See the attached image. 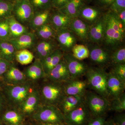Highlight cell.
I'll list each match as a JSON object with an SVG mask.
<instances>
[{
    "label": "cell",
    "instance_id": "1",
    "mask_svg": "<svg viewBox=\"0 0 125 125\" xmlns=\"http://www.w3.org/2000/svg\"><path fill=\"white\" fill-rule=\"evenodd\" d=\"M104 31L102 44L112 52L123 46L125 39V27L116 14L111 10L103 14Z\"/></svg>",
    "mask_w": 125,
    "mask_h": 125
},
{
    "label": "cell",
    "instance_id": "2",
    "mask_svg": "<svg viewBox=\"0 0 125 125\" xmlns=\"http://www.w3.org/2000/svg\"><path fill=\"white\" fill-rule=\"evenodd\" d=\"M36 88L34 81L28 80L19 85L4 84L1 91L9 107L18 109Z\"/></svg>",
    "mask_w": 125,
    "mask_h": 125
},
{
    "label": "cell",
    "instance_id": "3",
    "mask_svg": "<svg viewBox=\"0 0 125 125\" xmlns=\"http://www.w3.org/2000/svg\"><path fill=\"white\" fill-rule=\"evenodd\" d=\"M39 92L41 103L44 105L58 106L66 95L64 83L50 80L43 84Z\"/></svg>",
    "mask_w": 125,
    "mask_h": 125
},
{
    "label": "cell",
    "instance_id": "4",
    "mask_svg": "<svg viewBox=\"0 0 125 125\" xmlns=\"http://www.w3.org/2000/svg\"><path fill=\"white\" fill-rule=\"evenodd\" d=\"M85 75L87 85L96 93L109 99L107 87V73L104 69L88 67Z\"/></svg>",
    "mask_w": 125,
    "mask_h": 125
},
{
    "label": "cell",
    "instance_id": "5",
    "mask_svg": "<svg viewBox=\"0 0 125 125\" xmlns=\"http://www.w3.org/2000/svg\"><path fill=\"white\" fill-rule=\"evenodd\" d=\"M83 98L84 103L93 117L104 116L110 110V100L96 93L86 92Z\"/></svg>",
    "mask_w": 125,
    "mask_h": 125
},
{
    "label": "cell",
    "instance_id": "6",
    "mask_svg": "<svg viewBox=\"0 0 125 125\" xmlns=\"http://www.w3.org/2000/svg\"><path fill=\"white\" fill-rule=\"evenodd\" d=\"M30 117L37 123L65 124L64 114L58 106L54 105L41 104L35 113Z\"/></svg>",
    "mask_w": 125,
    "mask_h": 125
},
{
    "label": "cell",
    "instance_id": "7",
    "mask_svg": "<svg viewBox=\"0 0 125 125\" xmlns=\"http://www.w3.org/2000/svg\"><path fill=\"white\" fill-rule=\"evenodd\" d=\"M34 14L29 0H15L12 15L18 22L28 27Z\"/></svg>",
    "mask_w": 125,
    "mask_h": 125
},
{
    "label": "cell",
    "instance_id": "8",
    "mask_svg": "<svg viewBox=\"0 0 125 125\" xmlns=\"http://www.w3.org/2000/svg\"><path fill=\"white\" fill-rule=\"evenodd\" d=\"M55 39L58 48L63 52H71L73 47L79 40L69 28L56 30Z\"/></svg>",
    "mask_w": 125,
    "mask_h": 125
},
{
    "label": "cell",
    "instance_id": "9",
    "mask_svg": "<svg viewBox=\"0 0 125 125\" xmlns=\"http://www.w3.org/2000/svg\"><path fill=\"white\" fill-rule=\"evenodd\" d=\"M64 115L65 125H86L93 117L84 103Z\"/></svg>",
    "mask_w": 125,
    "mask_h": 125
},
{
    "label": "cell",
    "instance_id": "10",
    "mask_svg": "<svg viewBox=\"0 0 125 125\" xmlns=\"http://www.w3.org/2000/svg\"><path fill=\"white\" fill-rule=\"evenodd\" d=\"M93 44V45L89 44L88 46L86 45L89 50V58L91 61L102 68L111 64L112 52L105 47H102L100 45Z\"/></svg>",
    "mask_w": 125,
    "mask_h": 125
},
{
    "label": "cell",
    "instance_id": "11",
    "mask_svg": "<svg viewBox=\"0 0 125 125\" xmlns=\"http://www.w3.org/2000/svg\"><path fill=\"white\" fill-rule=\"evenodd\" d=\"M63 58L72 79H79L85 75L88 67L85 62L75 58L71 52H64Z\"/></svg>",
    "mask_w": 125,
    "mask_h": 125
},
{
    "label": "cell",
    "instance_id": "12",
    "mask_svg": "<svg viewBox=\"0 0 125 125\" xmlns=\"http://www.w3.org/2000/svg\"><path fill=\"white\" fill-rule=\"evenodd\" d=\"M41 104L40 92L36 88L21 104L18 110L25 117H30L35 113Z\"/></svg>",
    "mask_w": 125,
    "mask_h": 125
},
{
    "label": "cell",
    "instance_id": "13",
    "mask_svg": "<svg viewBox=\"0 0 125 125\" xmlns=\"http://www.w3.org/2000/svg\"><path fill=\"white\" fill-rule=\"evenodd\" d=\"M59 48L55 39L49 40L38 39L32 49L34 59L41 60L52 54Z\"/></svg>",
    "mask_w": 125,
    "mask_h": 125
},
{
    "label": "cell",
    "instance_id": "14",
    "mask_svg": "<svg viewBox=\"0 0 125 125\" xmlns=\"http://www.w3.org/2000/svg\"><path fill=\"white\" fill-rule=\"evenodd\" d=\"M107 87L108 98L112 100L117 98L125 93V83L110 72L107 73Z\"/></svg>",
    "mask_w": 125,
    "mask_h": 125
},
{
    "label": "cell",
    "instance_id": "15",
    "mask_svg": "<svg viewBox=\"0 0 125 125\" xmlns=\"http://www.w3.org/2000/svg\"><path fill=\"white\" fill-rule=\"evenodd\" d=\"M46 78L54 82L64 83L71 80L67 64L63 57L50 72Z\"/></svg>",
    "mask_w": 125,
    "mask_h": 125
},
{
    "label": "cell",
    "instance_id": "16",
    "mask_svg": "<svg viewBox=\"0 0 125 125\" xmlns=\"http://www.w3.org/2000/svg\"><path fill=\"white\" fill-rule=\"evenodd\" d=\"M0 79L5 84L9 85L22 84L28 80L23 72L16 67L13 63L9 67Z\"/></svg>",
    "mask_w": 125,
    "mask_h": 125
},
{
    "label": "cell",
    "instance_id": "17",
    "mask_svg": "<svg viewBox=\"0 0 125 125\" xmlns=\"http://www.w3.org/2000/svg\"><path fill=\"white\" fill-rule=\"evenodd\" d=\"M38 40L34 32L30 31L9 41L16 51H19L22 49L32 50Z\"/></svg>",
    "mask_w": 125,
    "mask_h": 125
},
{
    "label": "cell",
    "instance_id": "18",
    "mask_svg": "<svg viewBox=\"0 0 125 125\" xmlns=\"http://www.w3.org/2000/svg\"><path fill=\"white\" fill-rule=\"evenodd\" d=\"M69 28L76 36L78 40L83 42L88 41L89 25L80 18L76 17L72 19Z\"/></svg>",
    "mask_w": 125,
    "mask_h": 125
},
{
    "label": "cell",
    "instance_id": "19",
    "mask_svg": "<svg viewBox=\"0 0 125 125\" xmlns=\"http://www.w3.org/2000/svg\"><path fill=\"white\" fill-rule=\"evenodd\" d=\"M104 31L103 14L96 22L89 25V42L101 45L102 44Z\"/></svg>",
    "mask_w": 125,
    "mask_h": 125
},
{
    "label": "cell",
    "instance_id": "20",
    "mask_svg": "<svg viewBox=\"0 0 125 125\" xmlns=\"http://www.w3.org/2000/svg\"><path fill=\"white\" fill-rule=\"evenodd\" d=\"M66 95L84 97L88 86L87 81L77 79H71L64 83Z\"/></svg>",
    "mask_w": 125,
    "mask_h": 125
},
{
    "label": "cell",
    "instance_id": "21",
    "mask_svg": "<svg viewBox=\"0 0 125 125\" xmlns=\"http://www.w3.org/2000/svg\"><path fill=\"white\" fill-rule=\"evenodd\" d=\"M25 118L18 109L10 107L0 115V121L3 125H16L24 123Z\"/></svg>",
    "mask_w": 125,
    "mask_h": 125
},
{
    "label": "cell",
    "instance_id": "22",
    "mask_svg": "<svg viewBox=\"0 0 125 125\" xmlns=\"http://www.w3.org/2000/svg\"><path fill=\"white\" fill-rule=\"evenodd\" d=\"M28 80L34 81L47 77L41 61L34 59L32 64L23 72Z\"/></svg>",
    "mask_w": 125,
    "mask_h": 125
},
{
    "label": "cell",
    "instance_id": "23",
    "mask_svg": "<svg viewBox=\"0 0 125 125\" xmlns=\"http://www.w3.org/2000/svg\"><path fill=\"white\" fill-rule=\"evenodd\" d=\"M83 97L65 95L61 101L58 107L64 115H65L83 104Z\"/></svg>",
    "mask_w": 125,
    "mask_h": 125
},
{
    "label": "cell",
    "instance_id": "24",
    "mask_svg": "<svg viewBox=\"0 0 125 125\" xmlns=\"http://www.w3.org/2000/svg\"><path fill=\"white\" fill-rule=\"evenodd\" d=\"M51 11V10H47L34 11L33 17L28 28L34 31L39 27L50 23L52 15Z\"/></svg>",
    "mask_w": 125,
    "mask_h": 125
},
{
    "label": "cell",
    "instance_id": "25",
    "mask_svg": "<svg viewBox=\"0 0 125 125\" xmlns=\"http://www.w3.org/2000/svg\"><path fill=\"white\" fill-rule=\"evenodd\" d=\"M102 15L101 11L98 9L93 7L83 6L80 10L78 17L90 25L96 22Z\"/></svg>",
    "mask_w": 125,
    "mask_h": 125
},
{
    "label": "cell",
    "instance_id": "26",
    "mask_svg": "<svg viewBox=\"0 0 125 125\" xmlns=\"http://www.w3.org/2000/svg\"><path fill=\"white\" fill-rule=\"evenodd\" d=\"M72 19L57 10V11L52 13L50 23L56 31L61 29L69 28Z\"/></svg>",
    "mask_w": 125,
    "mask_h": 125
},
{
    "label": "cell",
    "instance_id": "27",
    "mask_svg": "<svg viewBox=\"0 0 125 125\" xmlns=\"http://www.w3.org/2000/svg\"><path fill=\"white\" fill-rule=\"evenodd\" d=\"M10 40L17 38L21 35L30 32L29 28L21 23L11 15L7 18Z\"/></svg>",
    "mask_w": 125,
    "mask_h": 125
},
{
    "label": "cell",
    "instance_id": "28",
    "mask_svg": "<svg viewBox=\"0 0 125 125\" xmlns=\"http://www.w3.org/2000/svg\"><path fill=\"white\" fill-rule=\"evenodd\" d=\"M16 50L9 41L0 40L1 58L13 63Z\"/></svg>",
    "mask_w": 125,
    "mask_h": 125
},
{
    "label": "cell",
    "instance_id": "29",
    "mask_svg": "<svg viewBox=\"0 0 125 125\" xmlns=\"http://www.w3.org/2000/svg\"><path fill=\"white\" fill-rule=\"evenodd\" d=\"M83 5V0H70L64 7L58 10L73 19L78 17L79 11Z\"/></svg>",
    "mask_w": 125,
    "mask_h": 125
},
{
    "label": "cell",
    "instance_id": "30",
    "mask_svg": "<svg viewBox=\"0 0 125 125\" xmlns=\"http://www.w3.org/2000/svg\"><path fill=\"white\" fill-rule=\"evenodd\" d=\"M37 38L40 40H49L55 39L56 30L50 23L38 28L33 31Z\"/></svg>",
    "mask_w": 125,
    "mask_h": 125
},
{
    "label": "cell",
    "instance_id": "31",
    "mask_svg": "<svg viewBox=\"0 0 125 125\" xmlns=\"http://www.w3.org/2000/svg\"><path fill=\"white\" fill-rule=\"evenodd\" d=\"M35 57L33 53L28 49L16 51L15 60L22 65H27L32 63Z\"/></svg>",
    "mask_w": 125,
    "mask_h": 125
},
{
    "label": "cell",
    "instance_id": "32",
    "mask_svg": "<svg viewBox=\"0 0 125 125\" xmlns=\"http://www.w3.org/2000/svg\"><path fill=\"white\" fill-rule=\"evenodd\" d=\"M71 52L79 60L83 61L89 57V50L86 45L76 44L73 47Z\"/></svg>",
    "mask_w": 125,
    "mask_h": 125
},
{
    "label": "cell",
    "instance_id": "33",
    "mask_svg": "<svg viewBox=\"0 0 125 125\" xmlns=\"http://www.w3.org/2000/svg\"><path fill=\"white\" fill-rule=\"evenodd\" d=\"M13 2L0 0V20L7 19L12 15Z\"/></svg>",
    "mask_w": 125,
    "mask_h": 125
},
{
    "label": "cell",
    "instance_id": "34",
    "mask_svg": "<svg viewBox=\"0 0 125 125\" xmlns=\"http://www.w3.org/2000/svg\"><path fill=\"white\" fill-rule=\"evenodd\" d=\"M111 64L113 65L125 64V48L121 47L112 52Z\"/></svg>",
    "mask_w": 125,
    "mask_h": 125
},
{
    "label": "cell",
    "instance_id": "35",
    "mask_svg": "<svg viewBox=\"0 0 125 125\" xmlns=\"http://www.w3.org/2000/svg\"><path fill=\"white\" fill-rule=\"evenodd\" d=\"M110 110L121 113L125 110V94H122L120 97L112 99Z\"/></svg>",
    "mask_w": 125,
    "mask_h": 125
},
{
    "label": "cell",
    "instance_id": "36",
    "mask_svg": "<svg viewBox=\"0 0 125 125\" xmlns=\"http://www.w3.org/2000/svg\"><path fill=\"white\" fill-rule=\"evenodd\" d=\"M34 11L51 10L52 0H29Z\"/></svg>",
    "mask_w": 125,
    "mask_h": 125
},
{
    "label": "cell",
    "instance_id": "37",
    "mask_svg": "<svg viewBox=\"0 0 125 125\" xmlns=\"http://www.w3.org/2000/svg\"><path fill=\"white\" fill-rule=\"evenodd\" d=\"M10 34L7 19L0 20V40L10 41Z\"/></svg>",
    "mask_w": 125,
    "mask_h": 125
},
{
    "label": "cell",
    "instance_id": "38",
    "mask_svg": "<svg viewBox=\"0 0 125 125\" xmlns=\"http://www.w3.org/2000/svg\"><path fill=\"white\" fill-rule=\"evenodd\" d=\"M113 66V69L111 72L125 83V64L115 65Z\"/></svg>",
    "mask_w": 125,
    "mask_h": 125
},
{
    "label": "cell",
    "instance_id": "39",
    "mask_svg": "<svg viewBox=\"0 0 125 125\" xmlns=\"http://www.w3.org/2000/svg\"><path fill=\"white\" fill-rule=\"evenodd\" d=\"M86 125H108L104 116L92 117Z\"/></svg>",
    "mask_w": 125,
    "mask_h": 125
},
{
    "label": "cell",
    "instance_id": "40",
    "mask_svg": "<svg viewBox=\"0 0 125 125\" xmlns=\"http://www.w3.org/2000/svg\"><path fill=\"white\" fill-rule=\"evenodd\" d=\"M110 8V10L115 12L125 9V0H114Z\"/></svg>",
    "mask_w": 125,
    "mask_h": 125
},
{
    "label": "cell",
    "instance_id": "41",
    "mask_svg": "<svg viewBox=\"0 0 125 125\" xmlns=\"http://www.w3.org/2000/svg\"><path fill=\"white\" fill-rule=\"evenodd\" d=\"M13 63L1 58L0 59V79Z\"/></svg>",
    "mask_w": 125,
    "mask_h": 125
},
{
    "label": "cell",
    "instance_id": "42",
    "mask_svg": "<svg viewBox=\"0 0 125 125\" xmlns=\"http://www.w3.org/2000/svg\"><path fill=\"white\" fill-rule=\"evenodd\" d=\"M70 0H52V7L57 10L62 9Z\"/></svg>",
    "mask_w": 125,
    "mask_h": 125
},
{
    "label": "cell",
    "instance_id": "43",
    "mask_svg": "<svg viewBox=\"0 0 125 125\" xmlns=\"http://www.w3.org/2000/svg\"><path fill=\"white\" fill-rule=\"evenodd\" d=\"M7 105V102L1 90H0V116L6 109Z\"/></svg>",
    "mask_w": 125,
    "mask_h": 125
},
{
    "label": "cell",
    "instance_id": "44",
    "mask_svg": "<svg viewBox=\"0 0 125 125\" xmlns=\"http://www.w3.org/2000/svg\"><path fill=\"white\" fill-rule=\"evenodd\" d=\"M113 120L114 122L118 125H125V113H121L117 114Z\"/></svg>",
    "mask_w": 125,
    "mask_h": 125
},
{
    "label": "cell",
    "instance_id": "45",
    "mask_svg": "<svg viewBox=\"0 0 125 125\" xmlns=\"http://www.w3.org/2000/svg\"><path fill=\"white\" fill-rule=\"evenodd\" d=\"M115 13L118 16L120 21L123 26L125 27V9L118 10Z\"/></svg>",
    "mask_w": 125,
    "mask_h": 125
},
{
    "label": "cell",
    "instance_id": "46",
    "mask_svg": "<svg viewBox=\"0 0 125 125\" xmlns=\"http://www.w3.org/2000/svg\"><path fill=\"white\" fill-rule=\"evenodd\" d=\"M99 2L101 5L104 7H108L111 6L114 0H98Z\"/></svg>",
    "mask_w": 125,
    "mask_h": 125
},
{
    "label": "cell",
    "instance_id": "47",
    "mask_svg": "<svg viewBox=\"0 0 125 125\" xmlns=\"http://www.w3.org/2000/svg\"><path fill=\"white\" fill-rule=\"evenodd\" d=\"M39 125H65V124L50 123H37Z\"/></svg>",
    "mask_w": 125,
    "mask_h": 125
},
{
    "label": "cell",
    "instance_id": "48",
    "mask_svg": "<svg viewBox=\"0 0 125 125\" xmlns=\"http://www.w3.org/2000/svg\"><path fill=\"white\" fill-rule=\"evenodd\" d=\"M108 125H118L114 122L113 120L108 121Z\"/></svg>",
    "mask_w": 125,
    "mask_h": 125
},
{
    "label": "cell",
    "instance_id": "49",
    "mask_svg": "<svg viewBox=\"0 0 125 125\" xmlns=\"http://www.w3.org/2000/svg\"><path fill=\"white\" fill-rule=\"evenodd\" d=\"M4 85V84L2 82V81L0 79V90H1L2 89V87Z\"/></svg>",
    "mask_w": 125,
    "mask_h": 125
},
{
    "label": "cell",
    "instance_id": "50",
    "mask_svg": "<svg viewBox=\"0 0 125 125\" xmlns=\"http://www.w3.org/2000/svg\"><path fill=\"white\" fill-rule=\"evenodd\" d=\"M25 125V123H21V124H16V125Z\"/></svg>",
    "mask_w": 125,
    "mask_h": 125
},
{
    "label": "cell",
    "instance_id": "51",
    "mask_svg": "<svg viewBox=\"0 0 125 125\" xmlns=\"http://www.w3.org/2000/svg\"><path fill=\"white\" fill-rule=\"evenodd\" d=\"M30 123L29 124L26 125H39L37 123Z\"/></svg>",
    "mask_w": 125,
    "mask_h": 125
},
{
    "label": "cell",
    "instance_id": "52",
    "mask_svg": "<svg viewBox=\"0 0 125 125\" xmlns=\"http://www.w3.org/2000/svg\"><path fill=\"white\" fill-rule=\"evenodd\" d=\"M5 0L8 1H10V2H14L15 0Z\"/></svg>",
    "mask_w": 125,
    "mask_h": 125
},
{
    "label": "cell",
    "instance_id": "53",
    "mask_svg": "<svg viewBox=\"0 0 125 125\" xmlns=\"http://www.w3.org/2000/svg\"><path fill=\"white\" fill-rule=\"evenodd\" d=\"M0 125H3V124H2V123L0 121Z\"/></svg>",
    "mask_w": 125,
    "mask_h": 125
},
{
    "label": "cell",
    "instance_id": "54",
    "mask_svg": "<svg viewBox=\"0 0 125 125\" xmlns=\"http://www.w3.org/2000/svg\"><path fill=\"white\" fill-rule=\"evenodd\" d=\"M1 59V56H0V59Z\"/></svg>",
    "mask_w": 125,
    "mask_h": 125
}]
</instances>
